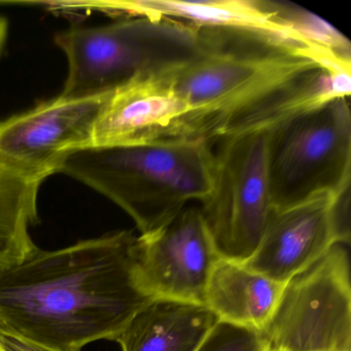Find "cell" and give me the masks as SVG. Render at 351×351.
Returning a JSON list of instances; mask_svg holds the SVG:
<instances>
[{
    "label": "cell",
    "instance_id": "30bf717a",
    "mask_svg": "<svg viewBox=\"0 0 351 351\" xmlns=\"http://www.w3.org/2000/svg\"><path fill=\"white\" fill-rule=\"evenodd\" d=\"M346 196V195H345ZM345 196H324L273 211L262 240L246 267L285 283L322 258L337 244H349Z\"/></svg>",
    "mask_w": 351,
    "mask_h": 351
},
{
    "label": "cell",
    "instance_id": "8992f818",
    "mask_svg": "<svg viewBox=\"0 0 351 351\" xmlns=\"http://www.w3.org/2000/svg\"><path fill=\"white\" fill-rule=\"evenodd\" d=\"M213 180L201 215L219 258L245 263L273 213L269 178L270 131L217 141Z\"/></svg>",
    "mask_w": 351,
    "mask_h": 351
},
{
    "label": "cell",
    "instance_id": "3957f363",
    "mask_svg": "<svg viewBox=\"0 0 351 351\" xmlns=\"http://www.w3.org/2000/svg\"><path fill=\"white\" fill-rule=\"evenodd\" d=\"M60 173L110 199L145 235L164 227L192 201L206 199L213 186V151L210 143L186 139L88 147L73 154Z\"/></svg>",
    "mask_w": 351,
    "mask_h": 351
},
{
    "label": "cell",
    "instance_id": "8fae6325",
    "mask_svg": "<svg viewBox=\"0 0 351 351\" xmlns=\"http://www.w3.org/2000/svg\"><path fill=\"white\" fill-rule=\"evenodd\" d=\"M186 114L166 69L141 73L106 96L94 126L92 147L163 141Z\"/></svg>",
    "mask_w": 351,
    "mask_h": 351
},
{
    "label": "cell",
    "instance_id": "ffe728a7",
    "mask_svg": "<svg viewBox=\"0 0 351 351\" xmlns=\"http://www.w3.org/2000/svg\"><path fill=\"white\" fill-rule=\"evenodd\" d=\"M0 351H3V350H1V349H0Z\"/></svg>",
    "mask_w": 351,
    "mask_h": 351
},
{
    "label": "cell",
    "instance_id": "4fadbf2b",
    "mask_svg": "<svg viewBox=\"0 0 351 351\" xmlns=\"http://www.w3.org/2000/svg\"><path fill=\"white\" fill-rule=\"evenodd\" d=\"M283 287L243 263L219 258L207 283L204 305L219 322L262 334Z\"/></svg>",
    "mask_w": 351,
    "mask_h": 351
},
{
    "label": "cell",
    "instance_id": "9a60e30c",
    "mask_svg": "<svg viewBox=\"0 0 351 351\" xmlns=\"http://www.w3.org/2000/svg\"><path fill=\"white\" fill-rule=\"evenodd\" d=\"M40 186L0 168V271L22 262L38 248L29 228L38 221Z\"/></svg>",
    "mask_w": 351,
    "mask_h": 351
},
{
    "label": "cell",
    "instance_id": "9c48e42d",
    "mask_svg": "<svg viewBox=\"0 0 351 351\" xmlns=\"http://www.w3.org/2000/svg\"><path fill=\"white\" fill-rule=\"evenodd\" d=\"M135 256L139 283L152 299L203 306L221 258L198 207H186L164 227L138 236Z\"/></svg>",
    "mask_w": 351,
    "mask_h": 351
},
{
    "label": "cell",
    "instance_id": "ba28073f",
    "mask_svg": "<svg viewBox=\"0 0 351 351\" xmlns=\"http://www.w3.org/2000/svg\"><path fill=\"white\" fill-rule=\"evenodd\" d=\"M108 94L60 95L1 123L0 168L38 184L60 173L73 154L92 147L96 119Z\"/></svg>",
    "mask_w": 351,
    "mask_h": 351
},
{
    "label": "cell",
    "instance_id": "5bb4252c",
    "mask_svg": "<svg viewBox=\"0 0 351 351\" xmlns=\"http://www.w3.org/2000/svg\"><path fill=\"white\" fill-rule=\"evenodd\" d=\"M217 322L205 306L153 300L133 316L114 341L122 351H197Z\"/></svg>",
    "mask_w": 351,
    "mask_h": 351
},
{
    "label": "cell",
    "instance_id": "e0dca14e",
    "mask_svg": "<svg viewBox=\"0 0 351 351\" xmlns=\"http://www.w3.org/2000/svg\"><path fill=\"white\" fill-rule=\"evenodd\" d=\"M197 351H270L261 332L217 322Z\"/></svg>",
    "mask_w": 351,
    "mask_h": 351
},
{
    "label": "cell",
    "instance_id": "2e32d148",
    "mask_svg": "<svg viewBox=\"0 0 351 351\" xmlns=\"http://www.w3.org/2000/svg\"><path fill=\"white\" fill-rule=\"evenodd\" d=\"M277 18L302 44L351 66V45L322 18L295 5L274 3Z\"/></svg>",
    "mask_w": 351,
    "mask_h": 351
},
{
    "label": "cell",
    "instance_id": "277c9868",
    "mask_svg": "<svg viewBox=\"0 0 351 351\" xmlns=\"http://www.w3.org/2000/svg\"><path fill=\"white\" fill-rule=\"evenodd\" d=\"M196 26L169 19L130 17L98 27H71L55 43L66 55L69 75L61 95H106L141 73L188 58Z\"/></svg>",
    "mask_w": 351,
    "mask_h": 351
},
{
    "label": "cell",
    "instance_id": "7a4b0ae2",
    "mask_svg": "<svg viewBox=\"0 0 351 351\" xmlns=\"http://www.w3.org/2000/svg\"><path fill=\"white\" fill-rule=\"evenodd\" d=\"M136 239L124 230L61 250L38 247L0 271V332L57 351L114 341L153 301L137 276Z\"/></svg>",
    "mask_w": 351,
    "mask_h": 351
},
{
    "label": "cell",
    "instance_id": "d6986e66",
    "mask_svg": "<svg viewBox=\"0 0 351 351\" xmlns=\"http://www.w3.org/2000/svg\"><path fill=\"white\" fill-rule=\"evenodd\" d=\"M8 36L7 21L3 17H0V52L3 51V46L5 44Z\"/></svg>",
    "mask_w": 351,
    "mask_h": 351
},
{
    "label": "cell",
    "instance_id": "52a82bcc",
    "mask_svg": "<svg viewBox=\"0 0 351 351\" xmlns=\"http://www.w3.org/2000/svg\"><path fill=\"white\" fill-rule=\"evenodd\" d=\"M345 244L293 276L262 332L270 351H351L350 261Z\"/></svg>",
    "mask_w": 351,
    "mask_h": 351
},
{
    "label": "cell",
    "instance_id": "7c38bea8",
    "mask_svg": "<svg viewBox=\"0 0 351 351\" xmlns=\"http://www.w3.org/2000/svg\"><path fill=\"white\" fill-rule=\"evenodd\" d=\"M102 9L130 17L169 19L194 26H225L261 30L298 43L277 19L274 1L258 0H135L102 3Z\"/></svg>",
    "mask_w": 351,
    "mask_h": 351
},
{
    "label": "cell",
    "instance_id": "6da1fadb",
    "mask_svg": "<svg viewBox=\"0 0 351 351\" xmlns=\"http://www.w3.org/2000/svg\"><path fill=\"white\" fill-rule=\"evenodd\" d=\"M350 69L276 34L196 26L190 56L167 67L186 114L164 139L213 145L274 130L334 98L349 97Z\"/></svg>",
    "mask_w": 351,
    "mask_h": 351
},
{
    "label": "cell",
    "instance_id": "5b68a950",
    "mask_svg": "<svg viewBox=\"0 0 351 351\" xmlns=\"http://www.w3.org/2000/svg\"><path fill=\"white\" fill-rule=\"evenodd\" d=\"M350 178L349 97L334 98L270 131L269 178L273 211L320 197L345 196Z\"/></svg>",
    "mask_w": 351,
    "mask_h": 351
},
{
    "label": "cell",
    "instance_id": "ac0fdd59",
    "mask_svg": "<svg viewBox=\"0 0 351 351\" xmlns=\"http://www.w3.org/2000/svg\"><path fill=\"white\" fill-rule=\"evenodd\" d=\"M0 349L3 351H57L3 332H0Z\"/></svg>",
    "mask_w": 351,
    "mask_h": 351
}]
</instances>
